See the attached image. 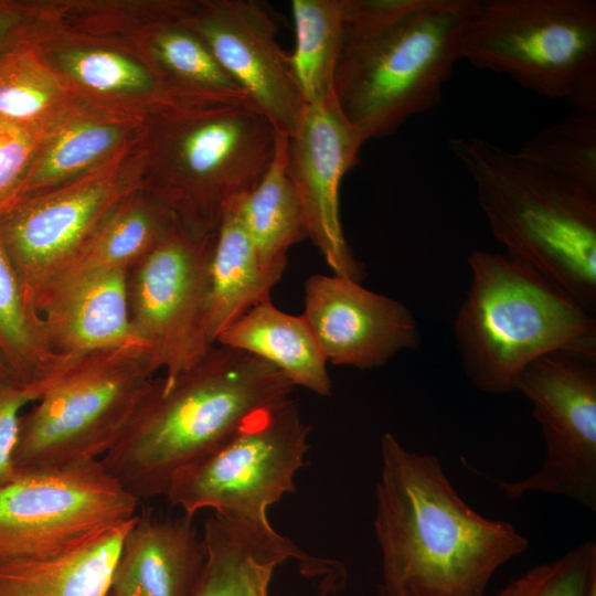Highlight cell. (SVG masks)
Returning a JSON list of instances; mask_svg holds the SVG:
<instances>
[{"label": "cell", "instance_id": "4dcf8cb0", "mask_svg": "<svg viewBox=\"0 0 596 596\" xmlns=\"http://www.w3.org/2000/svg\"><path fill=\"white\" fill-rule=\"evenodd\" d=\"M596 581V545L584 542L512 579L496 596H587Z\"/></svg>", "mask_w": 596, "mask_h": 596}, {"label": "cell", "instance_id": "e0dca14e", "mask_svg": "<svg viewBox=\"0 0 596 596\" xmlns=\"http://www.w3.org/2000/svg\"><path fill=\"white\" fill-rule=\"evenodd\" d=\"M128 272L57 275L34 291V305L55 353L75 355L123 347L145 350L130 323Z\"/></svg>", "mask_w": 596, "mask_h": 596}, {"label": "cell", "instance_id": "277c9868", "mask_svg": "<svg viewBox=\"0 0 596 596\" xmlns=\"http://www.w3.org/2000/svg\"><path fill=\"white\" fill-rule=\"evenodd\" d=\"M454 320L466 376L489 394L517 391L523 370L564 351L596 358V319L545 275L508 254L475 249Z\"/></svg>", "mask_w": 596, "mask_h": 596}, {"label": "cell", "instance_id": "d6986e66", "mask_svg": "<svg viewBox=\"0 0 596 596\" xmlns=\"http://www.w3.org/2000/svg\"><path fill=\"white\" fill-rule=\"evenodd\" d=\"M192 518L136 515L113 571L110 596H195L205 547Z\"/></svg>", "mask_w": 596, "mask_h": 596}, {"label": "cell", "instance_id": "8992f818", "mask_svg": "<svg viewBox=\"0 0 596 596\" xmlns=\"http://www.w3.org/2000/svg\"><path fill=\"white\" fill-rule=\"evenodd\" d=\"M461 60L539 96L596 110V2L476 0Z\"/></svg>", "mask_w": 596, "mask_h": 596}, {"label": "cell", "instance_id": "74e56055", "mask_svg": "<svg viewBox=\"0 0 596 596\" xmlns=\"http://www.w3.org/2000/svg\"><path fill=\"white\" fill-rule=\"evenodd\" d=\"M106 596H110L109 594H107Z\"/></svg>", "mask_w": 596, "mask_h": 596}, {"label": "cell", "instance_id": "1f68e13d", "mask_svg": "<svg viewBox=\"0 0 596 596\" xmlns=\"http://www.w3.org/2000/svg\"><path fill=\"white\" fill-rule=\"evenodd\" d=\"M63 65L78 82L97 92L145 91L153 84L146 68L108 51H74L63 57Z\"/></svg>", "mask_w": 596, "mask_h": 596}, {"label": "cell", "instance_id": "ba28073f", "mask_svg": "<svg viewBox=\"0 0 596 596\" xmlns=\"http://www.w3.org/2000/svg\"><path fill=\"white\" fill-rule=\"evenodd\" d=\"M169 171L161 202L184 225L214 233L274 160L278 132L244 102H188L169 116Z\"/></svg>", "mask_w": 596, "mask_h": 596}, {"label": "cell", "instance_id": "ffe728a7", "mask_svg": "<svg viewBox=\"0 0 596 596\" xmlns=\"http://www.w3.org/2000/svg\"><path fill=\"white\" fill-rule=\"evenodd\" d=\"M215 344L246 352L283 373L294 386L320 396L331 393L328 361L304 315L263 301L237 318Z\"/></svg>", "mask_w": 596, "mask_h": 596}, {"label": "cell", "instance_id": "836d02e7", "mask_svg": "<svg viewBox=\"0 0 596 596\" xmlns=\"http://www.w3.org/2000/svg\"><path fill=\"white\" fill-rule=\"evenodd\" d=\"M32 402L25 386L14 380H0V488L15 479L13 466L21 409Z\"/></svg>", "mask_w": 596, "mask_h": 596}, {"label": "cell", "instance_id": "484cf974", "mask_svg": "<svg viewBox=\"0 0 596 596\" xmlns=\"http://www.w3.org/2000/svg\"><path fill=\"white\" fill-rule=\"evenodd\" d=\"M175 219L162 202L123 201L53 276L129 270L155 247Z\"/></svg>", "mask_w": 596, "mask_h": 596}, {"label": "cell", "instance_id": "603a6c76", "mask_svg": "<svg viewBox=\"0 0 596 596\" xmlns=\"http://www.w3.org/2000/svg\"><path fill=\"white\" fill-rule=\"evenodd\" d=\"M135 517L75 551L0 564V596H106Z\"/></svg>", "mask_w": 596, "mask_h": 596}, {"label": "cell", "instance_id": "d590c367", "mask_svg": "<svg viewBox=\"0 0 596 596\" xmlns=\"http://www.w3.org/2000/svg\"><path fill=\"white\" fill-rule=\"evenodd\" d=\"M0 380H14L1 351H0Z\"/></svg>", "mask_w": 596, "mask_h": 596}, {"label": "cell", "instance_id": "d4e9b609", "mask_svg": "<svg viewBox=\"0 0 596 596\" xmlns=\"http://www.w3.org/2000/svg\"><path fill=\"white\" fill-rule=\"evenodd\" d=\"M349 0H294L296 44L288 55L306 106L323 104L333 95L341 56Z\"/></svg>", "mask_w": 596, "mask_h": 596}, {"label": "cell", "instance_id": "83f0119b", "mask_svg": "<svg viewBox=\"0 0 596 596\" xmlns=\"http://www.w3.org/2000/svg\"><path fill=\"white\" fill-rule=\"evenodd\" d=\"M517 152L558 178L596 193V110L572 108L525 140Z\"/></svg>", "mask_w": 596, "mask_h": 596}, {"label": "cell", "instance_id": "6da1fadb", "mask_svg": "<svg viewBox=\"0 0 596 596\" xmlns=\"http://www.w3.org/2000/svg\"><path fill=\"white\" fill-rule=\"evenodd\" d=\"M374 530L380 596H483L493 574L529 541L507 521L470 508L439 459L381 437Z\"/></svg>", "mask_w": 596, "mask_h": 596}, {"label": "cell", "instance_id": "2e32d148", "mask_svg": "<svg viewBox=\"0 0 596 596\" xmlns=\"http://www.w3.org/2000/svg\"><path fill=\"white\" fill-rule=\"evenodd\" d=\"M304 317L328 363L370 370L421 343L417 321L402 302L339 275L305 281Z\"/></svg>", "mask_w": 596, "mask_h": 596}, {"label": "cell", "instance_id": "f1b7e54d", "mask_svg": "<svg viewBox=\"0 0 596 596\" xmlns=\"http://www.w3.org/2000/svg\"><path fill=\"white\" fill-rule=\"evenodd\" d=\"M63 103L62 85L32 49L0 53V119L43 130Z\"/></svg>", "mask_w": 596, "mask_h": 596}, {"label": "cell", "instance_id": "9c48e42d", "mask_svg": "<svg viewBox=\"0 0 596 596\" xmlns=\"http://www.w3.org/2000/svg\"><path fill=\"white\" fill-rule=\"evenodd\" d=\"M309 432L291 400L262 409L213 450L179 469L167 497L189 518L212 509L232 522L274 530L267 509L295 492Z\"/></svg>", "mask_w": 596, "mask_h": 596}, {"label": "cell", "instance_id": "5b68a950", "mask_svg": "<svg viewBox=\"0 0 596 596\" xmlns=\"http://www.w3.org/2000/svg\"><path fill=\"white\" fill-rule=\"evenodd\" d=\"M505 253L596 310V193L479 137L449 139Z\"/></svg>", "mask_w": 596, "mask_h": 596}, {"label": "cell", "instance_id": "cb8c5ba5", "mask_svg": "<svg viewBox=\"0 0 596 596\" xmlns=\"http://www.w3.org/2000/svg\"><path fill=\"white\" fill-rule=\"evenodd\" d=\"M288 136L279 134L273 162L259 183L235 203L260 263L285 268L289 248L308 237L297 192L287 174Z\"/></svg>", "mask_w": 596, "mask_h": 596}, {"label": "cell", "instance_id": "30bf717a", "mask_svg": "<svg viewBox=\"0 0 596 596\" xmlns=\"http://www.w3.org/2000/svg\"><path fill=\"white\" fill-rule=\"evenodd\" d=\"M138 501L100 459L19 473L0 488V564L81 549L129 522Z\"/></svg>", "mask_w": 596, "mask_h": 596}, {"label": "cell", "instance_id": "7c38bea8", "mask_svg": "<svg viewBox=\"0 0 596 596\" xmlns=\"http://www.w3.org/2000/svg\"><path fill=\"white\" fill-rule=\"evenodd\" d=\"M517 391L532 404L545 457L521 480H491L510 500L541 492L596 511V358L564 351L543 355L523 370Z\"/></svg>", "mask_w": 596, "mask_h": 596}, {"label": "cell", "instance_id": "5bb4252c", "mask_svg": "<svg viewBox=\"0 0 596 596\" xmlns=\"http://www.w3.org/2000/svg\"><path fill=\"white\" fill-rule=\"evenodd\" d=\"M187 22L207 44L248 104L278 134L291 136L306 105L266 7L255 0H221L206 4Z\"/></svg>", "mask_w": 596, "mask_h": 596}, {"label": "cell", "instance_id": "3957f363", "mask_svg": "<svg viewBox=\"0 0 596 596\" xmlns=\"http://www.w3.org/2000/svg\"><path fill=\"white\" fill-rule=\"evenodd\" d=\"M476 0H349L333 95L363 142L435 107Z\"/></svg>", "mask_w": 596, "mask_h": 596}, {"label": "cell", "instance_id": "8d00e7d4", "mask_svg": "<svg viewBox=\"0 0 596 596\" xmlns=\"http://www.w3.org/2000/svg\"><path fill=\"white\" fill-rule=\"evenodd\" d=\"M587 596H596V581L592 583Z\"/></svg>", "mask_w": 596, "mask_h": 596}, {"label": "cell", "instance_id": "d6a6232c", "mask_svg": "<svg viewBox=\"0 0 596 596\" xmlns=\"http://www.w3.org/2000/svg\"><path fill=\"white\" fill-rule=\"evenodd\" d=\"M42 137V129L0 119V213L15 202Z\"/></svg>", "mask_w": 596, "mask_h": 596}, {"label": "cell", "instance_id": "44dd1931", "mask_svg": "<svg viewBox=\"0 0 596 596\" xmlns=\"http://www.w3.org/2000/svg\"><path fill=\"white\" fill-rule=\"evenodd\" d=\"M235 203L223 214L210 263L207 333L214 345L232 322L270 299L285 272L260 263Z\"/></svg>", "mask_w": 596, "mask_h": 596}, {"label": "cell", "instance_id": "7402d4cb", "mask_svg": "<svg viewBox=\"0 0 596 596\" xmlns=\"http://www.w3.org/2000/svg\"><path fill=\"white\" fill-rule=\"evenodd\" d=\"M0 351L14 377L33 402L65 369L71 355L49 344L29 288L0 233Z\"/></svg>", "mask_w": 596, "mask_h": 596}, {"label": "cell", "instance_id": "9a60e30c", "mask_svg": "<svg viewBox=\"0 0 596 596\" xmlns=\"http://www.w3.org/2000/svg\"><path fill=\"white\" fill-rule=\"evenodd\" d=\"M126 199L110 173L25 195L0 213V233L33 299Z\"/></svg>", "mask_w": 596, "mask_h": 596}, {"label": "cell", "instance_id": "f546056e", "mask_svg": "<svg viewBox=\"0 0 596 596\" xmlns=\"http://www.w3.org/2000/svg\"><path fill=\"white\" fill-rule=\"evenodd\" d=\"M119 129L103 123H77L61 130L30 166L19 199L45 191L87 168L107 153L119 139Z\"/></svg>", "mask_w": 596, "mask_h": 596}, {"label": "cell", "instance_id": "7a4b0ae2", "mask_svg": "<svg viewBox=\"0 0 596 596\" xmlns=\"http://www.w3.org/2000/svg\"><path fill=\"white\" fill-rule=\"evenodd\" d=\"M294 387L270 364L215 344L178 375L151 379L100 462L138 500L167 496L179 469L213 450L255 413L289 400Z\"/></svg>", "mask_w": 596, "mask_h": 596}, {"label": "cell", "instance_id": "4316f807", "mask_svg": "<svg viewBox=\"0 0 596 596\" xmlns=\"http://www.w3.org/2000/svg\"><path fill=\"white\" fill-rule=\"evenodd\" d=\"M152 54L173 88L189 102H244L246 97L207 44L189 26H166L153 38Z\"/></svg>", "mask_w": 596, "mask_h": 596}, {"label": "cell", "instance_id": "8fae6325", "mask_svg": "<svg viewBox=\"0 0 596 596\" xmlns=\"http://www.w3.org/2000/svg\"><path fill=\"white\" fill-rule=\"evenodd\" d=\"M216 232L201 233L178 219L128 272L132 330L152 374L167 377L196 364L214 345L207 333L210 263Z\"/></svg>", "mask_w": 596, "mask_h": 596}, {"label": "cell", "instance_id": "4fadbf2b", "mask_svg": "<svg viewBox=\"0 0 596 596\" xmlns=\"http://www.w3.org/2000/svg\"><path fill=\"white\" fill-rule=\"evenodd\" d=\"M364 142L333 98L306 106L288 137L287 174L297 192L307 235L334 275L362 280L365 270L349 246L340 220L342 178Z\"/></svg>", "mask_w": 596, "mask_h": 596}, {"label": "cell", "instance_id": "e575fe53", "mask_svg": "<svg viewBox=\"0 0 596 596\" xmlns=\"http://www.w3.org/2000/svg\"><path fill=\"white\" fill-rule=\"evenodd\" d=\"M17 26V13L4 6H0V53L21 45L11 40L15 34Z\"/></svg>", "mask_w": 596, "mask_h": 596}, {"label": "cell", "instance_id": "52a82bcc", "mask_svg": "<svg viewBox=\"0 0 596 596\" xmlns=\"http://www.w3.org/2000/svg\"><path fill=\"white\" fill-rule=\"evenodd\" d=\"M146 351L123 347L72 355L66 368L20 416L13 453L19 473L100 459L147 390Z\"/></svg>", "mask_w": 596, "mask_h": 596}, {"label": "cell", "instance_id": "ac0fdd59", "mask_svg": "<svg viewBox=\"0 0 596 596\" xmlns=\"http://www.w3.org/2000/svg\"><path fill=\"white\" fill-rule=\"evenodd\" d=\"M205 565L195 596H270L276 568L299 562L300 573L322 578L323 589H336L345 577L333 560L306 554L275 530L263 531L217 514L204 523Z\"/></svg>", "mask_w": 596, "mask_h": 596}]
</instances>
